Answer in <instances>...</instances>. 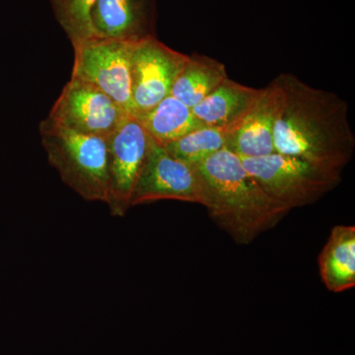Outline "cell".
Returning <instances> with one entry per match:
<instances>
[{"label":"cell","instance_id":"cell-1","mask_svg":"<svg viewBox=\"0 0 355 355\" xmlns=\"http://www.w3.org/2000/svg\"><path fill=\"white\" fill-rule=\"evenodd\" d=\"M275 79L284 93V110L275 128V153L343 172L355 149L347 103L294 74Z\"/></svg>","mask_w":355,"mask_h":355},{"label":"cell","instance_id":"cell-2","mask_svg":"<svg viewBox=\"0 0 355 355\" xmlns=\"http://www.w3.org/2000/svg\"><path fill=\"white\" fill-rule=\"evenodd\" d=\"M196 166L205 183L203 207L237 244L249 245L288 214L266 195L242 159L227 148Z\"/></svg>","mask_w":355,"mask_h":355},{"label":"cell","instance_id":"cell-3","mask_svg":"<svg viewBox=\"0 0 355 355\" xmlns=\"http://www.w3.org/2000/svg\"><path fill=\"white\" fill-rule=\"evenodd\" d=\"M40 135L62 182L88 202L108 203V139L67 130L49 118L40 123Z\"/></svg>","mask_w":355,"mask_h":355},{"label":"cell","instance_id":"cell-4","mask_svg":"<svg viewBox=\"0 0 355 355\" xmlns=\"http://www.w3.org/2000/svg\"><path fill=\"white\" fill-rule=\"evenodd\" d=\"M241 159L266 195L287 211L313 205L342 181V171L294 156L275 153Z\"/></svg>","mask_w":355,"mask_h":355},{"label":"cell","instance_id":"cell-5","mask_svg":"<svg viewBox=\"0 0 355 355\" xmlns=\"http://www.w3.org/2000/svg\"><path fill=\"white\" fill-rule=\"evenodd\" d=\"M135 43L94 37L74 44L72 77L92 84L133 114L132 51Z\"/></svg>","mask_w":355,"mask_h":355},{"label":"cell","instance_id":"cell-6","mask_svg":"<svg viewBox=\"0 0 355 355\" xmlns=\"http://www.w3.org/2000/svg\"><path fill=\"white\" fill-rule=\"evenodd\" d=\"M173 200L205 205V183L197 166L175 158L149 137L146 160L133 188L130 207Z\"/></svg>","mask_w":355,"mask_h":355},{"label":"cell","instance_id":"cell-7","mask_svg":"<svg viewBox=\"0 0 355 355\" xmlns=\"http://www.w3.org/2000/svg\"><path fill=\"white\" fill-rule=\"evenodd\" d=\"M128 114L100 89L71 76L48 118L67 130L109 139Z\"/></svg>","mask_w":355,"mask_h":355},{"label":"cell","instance_id":"cell-8","mask_svg":"<svg viewBox=\"0 0 355 355\" xmlns=\"http://www.w3.org/2000/svg\"><path fill=\"white\" fill-rule=\"evenodd\" d=\"M188 58L189 55L166 46L157 37L133 44L132 114L146 113L171 94L175 80Z\"/></svg>","mask_w":355,"mask_h":355},{"label":"cell","instance_id":"cell-9","mask_svg":"<svg viewBox=\"0 0 355 355\" xmlns=\"http://www.w3.org/2000/svg\"><path fill=\"white\" fill-rule=\"evenodd\" d=\"M149 135L137 116L128 114L108 139L109 200L113 216L130 209L133 188L146 160Z\"/></svg>","mask_w":355,"mask_h":355},{"label":"cell","instance_id":"cell-10","mask_svg":"<svg viewBox=\"0 0 355 355\" xmlns=\"http://www.w3.org/2000/svg\"><path fill=\"white\" fill-rule=\"evenodd\" d=\"M284 107V91L273 79L260 89L239 120L229 125L226 148L241 158L275 153V128Z\"/></svg>","mask_w":355,"mask_h":355},{"label":"cell","instance_id":"cell-11","mask_svg":"<svg viewBox=\"0 0 355 355\" xmlns=\"http://www.w3.org/2000/svg\"><path fill=\"white\" fill-rule=\"evenodd\" d=\"M156 0H96L92 11L95 36L137 43L156 37Z\"/></svg>","mask_w":355,"mask_h":355},{"label":"cell","instance_id":"cell-12","mask_svg":"<svg viewBox=\"0 0 355 355\" xmlns=\"http://www.w3.org/2000/svg\"><path fill=\"white\" fill-rule=\"evenodd\" d=\"M322 282L329 291L340 293L355 286V227L338 225L319 256Z\"/></svg>","mask_w":355,"mask_h":355},{"label":"cell","instance_id":"cell-13","mask_svg":"<svg viewBox=\"0 0 355 355\" xmlns=\"http://www.w3.org/2000/svg\"><path fill=\"white\" fill-rule=\"evenodd\" d=\"M259 92L260 89L236 83L227 77L191 110L203 125H231L239 120Z\"/></svg>","mask_w":355,"mask_h":355},{"label":"cell","instance_id":"cell-14","mask_svg":"<svg viewBox=\"0 0 355 355\" xmlns=\"http://www.w3.org/2000/svg\"><path fill=\"white\" fill-rule=\"evenodd\" d=\"M227 77L225 64L209 55L193 53L177 76L170 95L193 108Z\"/></svg>","mask_w":355,"mask_h":355},{"label":"cell","instance_id":"cell-15","mask_svg":"<svg viewBox=\"0 0 355 355\" xmlns=\"http://www.w3.org/2000/svg\"><path fill=\"white\" fill-rule=\"evenodd\" d=\"M135 116L147 135L162 146L203 125L190 107L172 95L167 96L146 113Z\"/></svg>","mask_w":355,"mask_h":355},{"label":"cell","instance_id":"cell-16","mask_svg":"<svg viewBox=\"0 0 355 355\" xmlns=\"http://www.w3.org/2000/svg\"><path fill=\"white\" fill-rule=\"evenodd\" d=\"M228 130L229 125H202L163 147L175 158L188 164L197 165L226 148Z\"/></svg>","mask_w":355,"mask_h":355},{"label":"cell","instance_id":"cell-17","mask_svg":"<svg viewBox=\"0 0 355 355\" xmlns=\"http://www.w3.org/2000/svg\"><path fill=\"white\" fill-rule=\"evenodd\" d=\"M55 19L72 46L91 38L95 32L92 11L96 0H49Z\"/></svg>","mask_w":355,"mask_h":355}]
</instances>
